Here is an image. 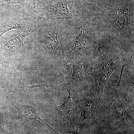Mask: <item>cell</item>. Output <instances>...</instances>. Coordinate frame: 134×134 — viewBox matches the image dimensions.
I'll return each mask as SVG.
<instances>
[{"label": "cell", "mask_w": 134, "mask_h": 134, "mask_svg": "<svg viewBox=\"0 0 134 134\" xmlns=\"http://www.w3.org/2000/svg\"><path fill=\"white\" fill-rule=\"evenodd\" d=\"M80 32L74 39L67 55L73 60H81L96 53L108 37L103 35L90 19L79 17Z\"/></svg>", "instance_id": "1"}, {"label": "cell", "mask_w": 134, "mask_h": 134, "mask_svg": "<svg viewBox=\"0 0 134 134\" xmlns=\"http://www.w3.org/2000/svg\"><path fill=\"white\" fill-rule=\"evenodd\" d=\"M113 40L108 39L103 42L93 55L96 59L94 74L96 91L99 97L103 95L108 79L119 64L120 59H122V50L119 45L117 48L112 47Z\"/></svg>", "instance_id": "2"}, {"label": "cell", "mask_w": 134, "mask_h": 134, "mask_svg": "<svg viewBox=\"0 0 134 134\" xmlns=\"http://www.w3.org/2000/svg\"><path fill=\"white\" fill-rule=\"evenodd\" d=\"M64 38L62 31L54 28L44 35L41 41L48 52L55 57L59 52L64 54Z\"/></svg>", "instance_id": "3"}, {"label": "cell", "mask_w": 134, "mask_h": 134, "mask_svg": "<svg viewBox=\"0 0 134 134\" xmlns=\"http://www.w3.org/2000/svg\"><path fill=\"white\" fill-rule=\"evenodd\" d=\"M74 2L61 1L53 5L49 10V16L53 19H69L78 21L79 16L75 14L68 8V4Z\"/></svg>", "instance_id": "4"}, {"label": "cell", "mask_w": 134, "mask_h": 134, "mask_svg": "<svg viewBox=\"0 0 134 134\" xmlns=\"http://www.w3.org/2000/svg\"><path fill=\"white\" fill-rule=\"evenodd\" d=\"M33 31L31 29L27 30L13 38L3 41L0 46V52L7 53L21 50L25 47L24 42L25 38Z\"/></svg>", "instance_id": "5"}, {"label": "cell", "mask_w": 134, "mask_h": 134, "mask_svg": "<svg viewBox=\"0 0 134 134\" xmlns=\"http://www.w3.org/2000/svg\"><path fill=\"white\" fill-rule=\"evenodd\" d=\"M68 92V98L62 105L57 107L56 110L60 116L70 119L74 112L75 107V93L74 90L68 86H65Z\"/></svg>", "instance_id": "6"}, {"label": "cell", "mask_w": 134, "mask_h": 134, "mask_svg": "<svg viewBox=\"0 0 134 134\" xmlns=\"http://www.w3.org/2000/svg\"><path fill=\"white\" fill-rule=\"evenodd\" d=\"M63 64L65 65L68 76L80 85L83 84L86 79L85 68L82 65H74L69 63L64 59Z\"/></svg>", "instance_id": "7"}, {"label": "cell", "mask_w": 134, "mask_h": 134, "mask_svg": "<svg viewBox=\"0 0 134 134\" xmlns=\"http://www.w3.org/2000/svg\"><path fill=\"white\" fill-rule=\"evenodd\" d=\"M111 105L115 114L121 119L126 121H132L133 119L127 112L116 92L112 97Z\"/></svg>", "instance_id": "8"}, {"label": "cell", "mask_w": 134, "mask_h": 134, "mask_svg": "<svg viewBox=\"0 0 134 134\" xmlns=\"http://www.w3.org/2000/svg\"><path fill=\"white\" fill-rule=\"evenodd\" d=\"M95 104L94 101L89 99L84 101L81 105L80 121L82 124H85L91 118L94 111Z\"/></svg>", "instance_id": "9"}, {"label": "cell", "mask_w": 134, "mask_h": 134, "mask_svg": "<svg viewBox=\"0 0 134 134\" xmlns=\"http://www.w3.org/2000/svg\"><path fill=\"white\" fill-rule=\"evenodd\" d=\"M23 26V23L17 21H10L0 24V40L1 37L8 32L20 29Z\"/></svg>", "instance_id": "10"}, {"label": "cell", "mask_w": 134, "mask_h": 134, "mask_svg": "<svg viewBox=\"0 0 134 134\" xmlns=\"http://www.w3.org/2000/svg\"><path fill=\"white\" fill-rule=\"evenodd\" d=\"M128 97L129 99H132L134 97V80L133 78L130 82V83L127 88Z\"/></svg>", "instance_id": "11"}, {"label": "cell", "mask_w": 134, "mask_h": 134, "mask_svg": "<svg viewBox=\"0 0 134 134\" xmlns=\"http://www.w3.org/2000/svg\"><path fill=\"white\" fill-rule=\"evenodd\" d=\"M56 1H58V2L61 1H65V0H56Z\"/></svg>", "instance_id": "12"}]
</instances>
